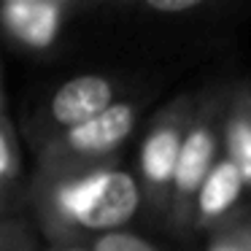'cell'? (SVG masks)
<instances>
[{
  "label": "cell",
  "instance_id": "1",
  "mask_svg": "<svg viewBox=\"0 0 251 251\" xmlns=\"http://www.w3.org/2000/svg\"><path fill=\"white\" fill-rule=\"evenodd\" d=\"M222 103L224 89L202 108H195L189 130L184 135L173 173V200L184 219L197 216V200L222 154Z\"/></svg>",
  "mask_w": 251,
  "mask_h": 251
},
{
  "label": "cell",
  "instance_id": "2",
  "mask_svg": "<svg viewBox=\"0 0 251 251\" xmlns=\"http://www.w3.org/2000/svg\"><path fill=\"white\" fill-rule=\"evenodd\" d=\"M65 208L89 229H111L132 219L141 202V192L132 176L127 173H103L89 181L71 186L65 192Z\"/></svg>",
  "mask_w": 251,
  "mask_h": 251
},
{
  "label": "cell",
  "instance_id": "3",
  "mask_svg": "<svg viewBox=\"0 0 251 251\" xmlns=\"http://www.w3.org/2000/svg\"><path fill=\"white\" fill-rule=\"evenodd\" d=\"M222 159L251 192V81L224 89L222 103Z\"/></svg>",
  "mask_w": 251,
  "mask_h": 251
},
{
  "label": "cell",
  "instance_id": "4",
  "mask_svg": "<svg viewBox=\"0 0 251 251\" xmlns=\"http://www.w3.org/2000/svg\"><path fill=\"white\" fill-rule=\"evenodd\" d=\"M111 98H114V89L105 78L81 76L60 87V92L51 100V114L60 125L73 130V127L89 122L92 116L103 114L111 105Z\"/></svg>",
  "mask_w": 251,
  "mask_h": 251
},
{
  "label": "cell",
  "instance_id": "5",
  "mask_svg": "<svg viewBox=\"0 0 251 251\" xmlns=\"http://www.w3.org/2000/svg\"><path fill=\"white\" fill-rule=\"evenodd\" d=\"M132 125H135V111L127 103H111L103 114L92 116L89 122L73 127L68 141L73 149L84 154H103L108 149L119 146L127 135H130Z\"/></svg>",
  "mask_w": 251,
  "mask_h": 251
},
{
  "label": "cell",
  "instance_id": "6",
  "mask_svg": "<svg viewBox=\"0 0 251 251\" xmlns=\"http://www.w3.org/2000/svg\"><path fill=\"white\" fill-rule=\"evenodd\" d=\"M3 19L17 38L30 46H49L60 25V6L46 0H11L3 8Z\"/></svg>",
  "mask_w": 251,
  "mask_h": 251
},
{
  "label": "cell",
  "instance_id": "7",
  "mask_svg": "<svg viewBox=\"0 0 251 251\" xmlns=\"http://www.w3.org/2000/svg\"><path fill=\"white\" fill-rule=\"evenodd\" d=\"M243 195L246 192L240 178L219 154V162L213 165L211 176L200 192V200H197V219H202V222L219 219V227H224L227 222L235 219V208L243 200Z\"/></svg>",
  "mask_w": 251,
  "mask_h": 251
},
{
  "label": "cell",
  "instance_id": "8",
  "mask_svg": "<svg viewBox=\"0 0 251 251\" xmlns=\"http://www.w3.org/2000/svg\"><path fill=\"white\" fill-rule=\"evenodd\" d=\"M192 125V122H189ZM189 125H168L154 130L151 135L143 143V173L151 184L157 186H168L173 184V173H176V162H178V151L181 143H184V135L189 130Z\"/></svg>",
  "mask_w": 251,
  "mask_h": 251
},
{
  "label": "cell",
  "instance_id": "9",
  "mask_svg": "<svg viewBox=\"0 0 251 251\" xmlns=\"http://www.w3.org/2000/svg\"><path fill=\"white\" fill-rule=\"evenodd\" d=\"M208 251H251V224L232 219L219 227V238L211 243Z\"/></svg>",
  "mask_w": 251,
  "mask_h": 251
},
{
  "label": "cell",
  "instance_id": "10",
  "mask_svg": "<svg viewBox=\"0 0 251 251\" xmlns=\"http://www.w3.org/2000/svg\"><path fill=\"white\" fill-rule=\"evenodd\" d=\"M95 251H159V249L132 232H108L95 243Z\"/></svg>",
  "mask_w": 251,
  "mask_h": 251
},
{
  "label": "cell",
  "instance_id": "11",
  "mask_svg": "<svg viewBox=\"0 0 251 251\" xmlns=\"http://www.w3.org/2000/svg\"><path fill=\"white\" fill-rule=\"evenodd\" d=\"M146 8L157 14H192V11H202L205 3L202 0H149Z\"/></svg>",
  "mask_w": 251,
  "mask_h": 251
},
{
  "label": "cell",
  "instance_id": "12",
  "mask_svg": "<svg viewBox=\"0 0 251 251\" xmlns=\"http://www.w3.org/2000/svg\"><path fill=\"white\" fill-rule=\"evenodd\" d=\"M6 168H8V149H6L3 135H0V173H6Z\"/></svg>",
  "mask_w": 251,
  "mask_h": 251
},
{
  "label": "cell",
  "instance_id": "13",
  "mask_svg": "<svg viewBox=\"0 0 251 251\" xmlns=\"http://www.w3.org/2000/svg\"><path fill=\"white\" fill-rule=\"evenodd\" d=\"M68 251H81V249H68Z\"/></svg>",
  "mask_w": 251,
  "mask_h": 251
}]
</instances>
